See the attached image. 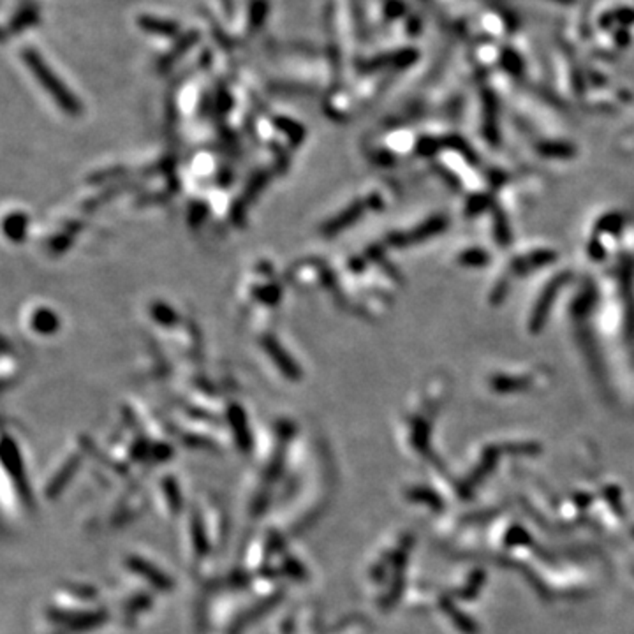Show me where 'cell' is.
Here are the masks:
<instances>
[{
	"label": "cell",
	"mask_w": 634,
	"mask_h": 634,
	"mask_svg": "<svg viewBox=\"0 0 634 634\" xmlns=\"http://www.w3.org/2000/svg\"><path fill=\"white\" fill-rule=\"evenodd\" d=\"M22 60L25 62L28 69L32 71L35 80L41 83V87L53 97L55 103L65 111V113H69V115H78L81 110L80 103H78L76 96L71 92L69 88L65 87L64 81L53 73L50 65L44 62V58L34 50V48H25L22 51Z\"/></svg>",
	"instance_id": "1"
},
{
	"label": "cell",
	"mask_w": 634,
	"mask_h": 634,
	"mask_svg": "<svg viewBox=\"0 0 634 634\" xmlns=\"http://www.w3.org/2000/svg\"><path fill=\"white\" fill-rule=\"evenodd\" d=\"M48 617L51 622L64 624L67 631L83 633V631L96 629L108 620V613L104 610L96 611H67V610H48Z\"/></svg>",
	"instance_id": "2"
},
{
	"label": "cell",
	"mask_w": 634,
	"mask_h": 634,
	"mask_svg": "<svg viewBox=\"0 0 634 634\" xmlns=\"http://www.w3.org/2000/svg\"><path fill=\"white\" fill-rule=\"evenodd\" d=\"M4 467L9 474H11L12 483L18 488L19 497H22V501L25 502L27 506H34V499H32V490L31 485H28V479L25 476V469H24V462H22V456L18 453V447L16 444L12 443L9 437L4 439Z\"/></svg>",
	"instance_id": "3"
},
{
	"label": "cell",
	"mask_w": 634,
	"mask_h": 634,
	"mask_svg": "<svg viewBox=\"0 0 634 634\" xmlns=\"http://www.w3.org/2000/svg\"><path fill=\"white\" fill-rule=\"evenodd\" d=\"M127 567H129L134 574H138L143 580L148 581L153 588L161 590V592H168V590H171V588L175 587L171 576H168V574L162 569H159L157 565L145 560V558L138 557V555H130V557L127 558Z\"/></svg>",
	"instance_id": "4"
},
{
	"label": "cell",
	"mask_w": 634,
	"mask_h": 634,
	"mask_svg": "<svg viewBox=\"0 0 634 634\" xmlns=\"http://www.w3.org/2000/svg\"><path fill=\"white\" fill-rule=\"evenodd\" d=\"M41 22V11L39 6L34 2H25L16 9L15 15L11 16V19L8 22L4 28V39L11 37V35L24 34L28 28L35 27Z\"/></svg>",
	"instance_id": "5"
},
{
	"label": "cell",
	"mask_w": 634,
	"mask_h": 634,
	"mask_svg": "<svg viewBox=\"0 0 634 634\" xmlns=\"http://www.w3.org/2000/svg\"><path fill=\"white\" fill-rule=\"evenodd\" d=\"M136 25H138L139 31H143L145 34L150 35H159V37H168V39H175L180 37V31H182V25L175 19L169 18H161V16H153V15H139L136 18Z\"/></svg>",
	"instance_id": "6"
},
{
	"label": "cell",
	"mask_w": 634,
	"mask_h": 634,
	"mask_svg": "<svg viewBox=\"0 0 634 634\" xmlns=\"http://www.w3.org/2000/svg\"><path fill=\"white\" fill-rule=\"evenodd\" d=\"M78 465H80V459H78V456H73V459H69L67 462L64 463V465H62V469L58 470L53 478H51V481L48 483V486H46L48 499L53 501V499H57V497L64 492L65 486L69 485L71 479H73V476L76 474Z\"/></svg>",
	"instance_id": "7"
},
{
	"label": "cell",
	"mask_w": 634,
	"mask_h": 634,
	"mask_svg": "<svg viewBox=\"0 0 634 634\" xmlns=\"http://www.w3.org/2000/svg\"><path fill=\"white\" fill-rule=\"evenodd\" d=\"M270 0H248L247 9V31L248 34H257L264 28L270 16Z\"/></svg>",
	"instance_id": "8"
},
{
	"label": "cell",
	"mask_w": 634,
	"mask_h": 634,
	"mask_svg": "<svg viewBox=\"0 0 634 634\" xmlns=\"http://www.w3.org/2000/svg\"><path fill=\"white\" fill-rule=\"evenodd\" d=\"M199 39H201V34H199L198 31L184 32V34H182L178 39H176V42L173 44L171 50H169L168 53L164 55V58H162V64H164V65L175 64V62L178 60L180 57H182V55H185L189 50H191L192 46H194L196 42L199 41Z\"/></svg>",
	"instance_id": "9"
},
{
	"label": "cell",
	"mask_w": 634,
	"mask_h": 634,
	"mask_svg": "<svg viewBox=\"0 0 634 634\" xmlns=\"http://www.w3.org/2000/svg\"><path fill=\"white\" fill-rule=\"evenodd\" d=\"M192 541H194L196 554L207 555L208 554V539L205 536V527H203L199 516H192Z\"/></svg>",
	"instance_id": "10"
},
{
	"label": "cell",
	"mask_w": 634,
	"mask_h": 634,
	"mask_svg": "<svg viewBox=\"0 0 634 634\" xmlns=\"http://www.w3.org/2000/svg\"><path fill=\"white\" fill-rule=\"evenodd\" d=\"M162 488H164V495H166V499H168V504H169V508H171V511L175 513H180V509H182V495H180V488H178V485H176V481H175V478H164V481H162Z\"/></svg>",
	"instance_id": "11"
},
{
	"label": "cell",
	"mask_w": 634,
	"mask_h": 634,
	"mask_svg": "<svg viewBox=\"0 0 634 634\" xmlns=\"http://www.w3.org/2000/svg\"><path fill=\"white\" fill-rule=\"evenodd\" d=\"M280 599V594H277V596H273V597H268V599H264L263 603H259L257 604L256 608H254V610H250L247 613V615L243 617V624H250L252 622V620H256L257 617H261V615H264V613H266V611H270L271 608H273V604H277V601Z\"/></svg>",
	"instance_id": "12"
},
{
	"label": "cell",
	"mask_w": 634,
	"mask_h": 634,
	"mask_svg": "<svg viewBox=\"0 0 634 634\" xmlns=\"http://www.w3.org/2000/svg\"><path fill=\"white\" fill-rule=\"evenodd\" d=\"M284 571H286L287 576H291L293 580L303 581L307 578L305 567H303V565L300 564V562L296 560V558L286 557V560H284Z\"/></svg>",
	"instance_id": "13"
},
{
	"label": "cell",
	"mask_w": 634,
	"mask_h": 634,
	"mask_svg": "<svg viewBox=\"0 0 634 634\" xmlns=\"http://www.w3.org/2000/svg\"><path fill=\"white\" fill-rule=\"evenodd\" d=\"M69 594H73V596H76V597H81V599H94V597L97 596V592H96V588H92V587H88V585H69Z\"/></svg>",
	"instance_id": "14"
},
{
	"label": "cell",
	"mask_w": 634,
	"mask_h": 634,
	"mask_svg": "<svg viewBox=\"0 0 634 634\" xmlns=\"http://www.w3.org/2000/svg\"><path fill=\"white\" fill-rule=\"evenodd\" d=\"M150 604H152V599H150L148 596H136L132 601H130L129 606L127 608H129V610H134V611H139V610H146Z\"/></svg>",
	"instance_id": "15"
}]
</instances>
